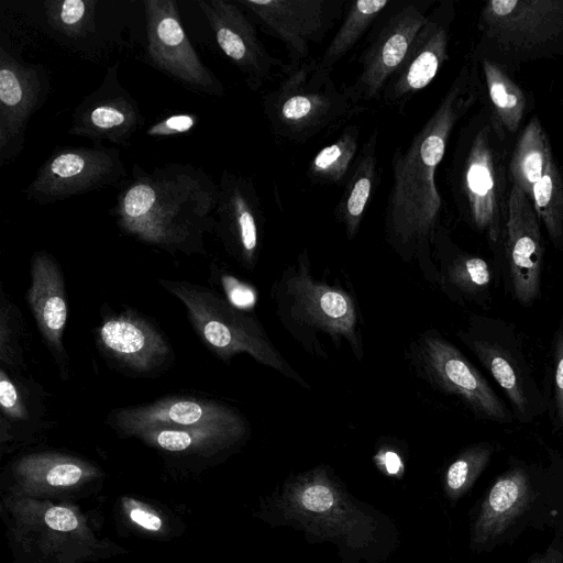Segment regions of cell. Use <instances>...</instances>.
<instances>
[{
    "mask_svg": "<svg viewBox=\"0 0 563 563\" xmlns=\"http://www.w3.org/2000/svg\"><path fill=\"white\" fill-rule=\"evenodd\" d=\"M483 73L497 119L509 132H515L523 117L526 99L521 89L494 63L483 60Z\"/></svg>",
    "mask_w": 563,
    "mask_h": 563,
    "instance_id": "obj_36",
    "label": "cell"
},
{
    "mask_svg": "<svg viewBox=\"0 0 563 563\" xmlns=\"http://www.w3.org/2000/svg\"><path fill=\"white\" fill-rule=\"evenodd\" d=\"M145 43L142 59L187 90L222 98L225 88L205 65L184 29L174 0H143Z\"/></svg>",
    "mask_w": 563,
    "mask_h": 563,
    "instance_id": "obj_13",
    "label": "cell"
},
{
    "mask_svg": "<svg viewBox=\"0 0 563 563\" xmlns=\"http://www.w3.org/2000/svg\"><path fill=\"white\" fill-rule=\"evenodd\" d=\"M251 516L300 532L310 544L330 543L340 563H384L401 544L395 519L354 496L327 464L288 474L260 496Z\"/></svg>",
    "mask_w": 563,
    "mask_h": 563,
    "instance_id": "obj_1",
    "label": "cell"
},
{
    "mask_svg": "<svg viewBox=\"0 0 563 563\" xmlns=\"http://www.w3.org/2000/svg\"><path fill=\"white\" fill-rule=\"evenodd\" d=\"M444 9H434L420 30L400 68L389 79L380 100L399 111L430 85L448 58L449 22Z\"/></svg>",
    "mask_w": 563,
    "mask_h": 563,
    "instance_id": "obj_25",
    "label": "cell"
},
{
    "mask_svg": "<svg viewBox=\"0 0 563 563\" xmlns=\"http://www.w3.org/2000/svg\"><path fill=\"white\" fill-rule=\"evenodd\" d=\"M23 47L10 18L0 29V167L16 161L24 150L31 118L52 91L49 69L23 57Z\"/></svg>",
    "mask_w": 563,
    "mask_h": 563,
    "instance_id": "obj_8",
    "label": "cell"
},
{
    "mask_svg": "<svg viewBox=\"0 0 563 563\" xmlns=\"http://www.w3.org/2000/svg\"><path fill=\"white\" fill-rule=\"evenodd\" d=\"M218 184L188 163L146 172L134 164L119 186L109 213L125 234L174 253H203V236L214 231Z\"/></svg>",
    "mask_w": 563,
    "mask_h": 563,
    "instance_id": "obj_3",
    "label": "cell"
},
{
    "mask_svg": "<svg viewBox=\"0 0 563 563\" xmlns=\"http://www.w3.org/2000/svg\"><path fill=\"white\" fill-rule=\"evenodd\" d=\"M158 282L183 302L196 332L218 357L229 362L239 353H247L258 363L306 385L254 318L205 286L186 280Z\"/></svg>",
    "mask_w": 563,
    "mask_h": 563,
    "instance_id": "obj_7",
    "label": "cell"
},
{
    "mask_svg": "<svg viewBox=\"0 0 563 563\" xmlns=\"http://www.w3.org/2000/svg\"><path fill=\"white\" fill-rule=\"evenodd\" d=\"M389 0H357L349 2L339 30L318 59L321 68L333 67L355 46L378 16L390 5Z\"/></svg>",
    "mask_w": 563,
    "mask_h": 563,
    "instance_id": "obj_33",
    "label": "cell"
},
{
    "mask_svg": "<svg viewBox=\"0 0 563 563\" xmlns=\"http://www.w3.org/2000/svg\"><path fill=\"white\" fill-rule=\"evenodd\" d=\"M479 26L503 47L536 48L563 33V1L492 0L481 11Z\"/></svg>",
    "mask_w": 563,
    "mask_h": 563,
    "instance_id": "obj_20",
    "label": "cell"
},
{
    "mask_svg": "<svg viewBox=\"0 0 563 563\" xmlns=\"http://www.w3.org/2000/svg\"><path fill=\"white\" fill-rule=\"evenodd\" d=\"M547 134L538 117H533L521 133L510 162L512 186L530 200L536 184L553 162Z\"/></svg>",
    "mask_w": 563,
    "mask_h": 563,
    "instance_id": "obj_31",
    "label": "cell"
},
{
    "mask_svg": "<svg viewBox=\"0 0 563 563\" xmlns=\"http://www.w3.org/2000/svg\"><path fill=\"white\" fill-rule=\"evenodd\" d=\"M439 278L445 291L454 299L474 302H484L493 283L488 263L470 254H460L448 262Z\"/></svg>",
    "mask_w": 563,
    "mask_h": 563,
    "instance_id": "obj_34",
    "label": "cell"
},
{
    "mask_svg": "<svg viewBox=\"0 0 563 563\" xmlns=\"http://www.w3.org/2000/svg\"><path fill=\"white\" fill-rule=\"evenodd\" d=\"M98 342L108 356L140 374L154 372L170 356L162 333L133 312L107 318L98 330Z\"/></svg>",
    "mask_w": 563,
    "mask_h": 563,
    "instance_id": "obj_26",
    "label": "cell"
},
{
    "mask_svg": "<svg viewBox=\"0 0 563 563\" xmlns=\"http://www.w3.org/2000/svg\"><path fill=\"white\" fill-rule=\"evenodd\" d=\"M361 126L346 125L336 140L311 158L307 177L313 185H344L358 156Z\"/></svg>",
    "mask_w": 563,
    "mask_h": 563,
    "instance_id": "obj_32",
    "label": "cell"
},
{
    "mask_svg": "<svg viewBox=\"0 0 563 563\" xmlns=\"http://www.w3.org/2000/svg\"><path fill=\"white\" fill-rule=\"evenodd\" d=\"M129 177L120 150L91 146H56L24 188L25 198L38 206L120 186Z\"/></svg>",
    "mask_w": 563,
    "mask_h": 563,
    "instance_id": "obj_12",
    "label": "cell"
},
{
    "mask_svg": "<svg viewBox=\"0 0 563 563\" xmlns=\"http://www.w3.org/2000/svg\"><path fill=\"white\" fill-rule=\"evenodd\" d=\"M460 340L499 385L514 416L531 422L542 415L545 401L531 363L516 331L504 320L472 316Z\"/></svg>",
    "mask_w": 563,
    "mask_h": 563,
    "instance_id": "obj_9",
    "label": "cell"
},
{
    "mask_svg": "<svg viewBox=\"0 0 563 563\" xmlns=\"http://www.w3.org/2000/svg\"><path fill=\"white\" fill-rule=\"evenodd\" d=\"M505 246L512 296L530 306L541 294L544 249L532 201L516 186L507 202Z\"/></svg>",
    "mask_w": 563,
    "mask_h": 563,
    "instance_id": "obj_21",
    "label": "cell"
},
{
    "mask_svg": "<svg viewBox=\"0 0 563 563\" xmlns=\"http://www.w3.org/2000/svg\"><path fill=\"white\" fill-rule=\"evenodd\" d=\"M416 354L426 379L435 389L457 397L476 418L498 423L514 421L512 411L487 379L438 332H424Z\"/></svg>",
    "mask_w": 563,
    "mask_h": 563,
    "instance_id": "obj_14",
    "label": "cell"
},
{
    "mask_svg": "<svg viewBox=\"0 0 563 563\" xmlns=\"http://www.w3.org/2000/svg\"><path fill=\"white\" fill-rule=\"evenodd\" d=\"M198 120L195 113H173L151 124L145 135L155 139L185 135L197 126Z\"/></svg>",
    "mask_w": 563,
    "mask_h": 563,
    "instance_id": "obj_39",
    "label": "cell"
},
{
    "mask_svg": "<svg viewBox=\"0 0 563 563\" xmlns=\"http://www.w3.org/2000/svg\"><path fill=\"white\" fill-rule=\"evenodd\" d=\"M113 522L119 534L155 542H169L186 531L184 518L166 504L135 496L120 495L113 505Z\"/></svg>",
    "mask_w": 563,
    "mask_h": 563,
    "instance_id": "obj_29",
    "label": "cell"
},
{
    "mask_svg": "<svg viewBox=\"0 0 563 563\" xmlns=\"http://www.w3.org/2000/svg\"><path fill=\"white\" fill-rule=\"evenodd\" d=\"M265 33L279 40L289 63L309 58L310 47L320 43L345 13L341 0H234Z\"/></svg>",
    "mask_w": 563,
    "mask_h": 563,
    "instance_id": "obj_15",
    "label": "cell"
},
{
    "mask_svg": "<svg viewBox=\"0 0 563 563\" xmlns=\"http://www.w3.org/2000/svg\"><path fill=\"white\" fill-rule=\"evenodd\" d=\"M553 401L556 420L563 434V313L553 343Z\"/></svg>",
    "mask_w": 563,
    "mask_h": 563,
    "instance_id": "obj_40",
    "label": "cell"
},
{
    "mask_svg": "<svg viewBox=\"0 0 563 563\" xmlns=\"http://www.w3.org/2000/svg\"><path fill=\"white\" fill-rule=\"evenodd\" d=\"M110 424L122 437L151 427L247 431L245 420L234 409L217 401L189 397H166L115 410L110 416Z\"/></svg>",
    "mask_w": 563,
    "mask_h": 563,
    "instance_id": "obj_22",
    "label": "cell"
},
{
    "mask_svg": "<svg viewBox=\"0 0 563 563\" xmlns=\"http://www.w3.org/2000/svg\"><path fill=\"white\" fill-rule=\"evenodd\" d=\"M217 46L241 73L252 91L272 81L287 64L272 55L258 36L256 24L234 0H199Z\"/></svg>",
    "mask_w": 563,
    "mask_h": 563,
    "instance_id": "obj_17",
    "label": "cell"
},
{
    "mask_svg": "<svg viewBox=\"0 0 563 563\" xmlns=\"http://www.w3.org/2000/svg\"><path fill=\"white\" fill-rule=\"evenodd\" d=\"M378 132L373 131L361 147L358 156L344 184V190L335 208V216L349 240H353L363 220L378 178L377 165Z\"/></svg>",
    "mask_w": 563,
    "mask_h": 563,
    "instance_id": "obj_30",
    "label": "cell"
},
{
    "mask_svg": "<svg viewBox=\"0 0 563 563\" xmlns=\"http://www.w3.org/2000/svg\"><path fill=\"white\" fill-rule=\"evenodd\" d=\"M277 85L263 95L262 107L272 132L292 143H306L332 132L366 109L349 86L339 88L317 58L287 64Z\"/></svg>",
    "mask_w": 563,
    "mask_h": 563,
    "instance_id": "obj_6",
    "label": "cell"
},
{
    "mask_svg": "<svg viewBox=\"0 0 563 563\" xmlns=\"http://www.w3.org/2000/svg\"><path fill=\"white\" fill-rule=\"evenodd\" d=\"M470 79L464 67L407 148L398 147L391 156L386 238L404 258L418 257L427 267L442 210L435 172L455 124L474 101Z\"/></svg>",
    "mask_w": 563,
    "mask_h": 563,
    "instance_id": "obj_2",
    "label": "cell"
},
{
    "mask_svg": "<svg viewBox=\"0 0 563 563\" xmlns=\"http://www.w3.org/2000/svg\"><path fill=\"white\" fill-rule=\"evenodd\" d=\"M528 563H563V552L554 547H549L543 553H537Z\"/></svg>",
    "mask_w": 563,
    "mask_h": 563,
    "instance_id": "obj_42",
    "label": "cell"
},
{
    "mask_svg": "<svg viewBox=\"0 0 563 563\" xmlns=\"http://www.w3.org/2000/svg\"><path fill=\"white\" fill-rule=\"evenodd\" d=\"M533 498L528 473L512 467L492 483L479 500L470 526V548L473 552L493 549L501 537L530 507Z\"/></svg>",
    "mask_w": 563,
    "mask_h": 563,
    "instance_id": "obj_24",
    "label": "cell"
},
{
    "mask_svg": "<svg viewBox=\"0 0 563 563\" xmlns=\"http://www.w3.org/2000/svg\"><path fill=\"white\" fill-rule=\"evenodd\" d=\"M0 405L3 418L24 421L30 417L26 400L4 368L0 374Z\"/></svg>",
    "mask_w": 563,
    "mask_h": 563,
    "instance_id": "obj_38",
    "label": "cell"
},
{
    "mask_svg": "<svg viewBox=\"0 0 563 563\" xmlns=\"http://www.w3.org/2000/svg\"><path fill=\"white\" fill-rule=\"evenodd\" d=\"M26 299L44 341L64 371L67 355L63 334L68 312L65 285L58 263L46 251H37L32 256Z\"/></svg>",
    "mask_w": 563,
    "mask_h": 563,
    "instance_id": "obj_28",
    "label": "cell"
},
{
    "mask_svg": "<svg viewBox=\"0 0 563 563\" xmlns=\"http://www.w3.org/2000/svg\"><path fill=\"white\" fill-rule=\"evenodd\" d=\"M276 302L288 328L328 334L336 344L343 339L354 354L361 356L354 300L343 289L311 276L306 251L298 256L296 266L285 271L276 291Z\"/></svg>",
    "mask_w": 563,
    "mask_h": 563,
    "instance_id": "obj_10",
    "label": "cell"
},
{
    "mask_svg": "<svg viewBox=\"0 0 563 563\" xmlns=\"http://www.w3.org/2000/svg\"><path fill=\"white\" fill-rule=\"evenodd\" d=\"M494 454V446L487 442L463 449L445 466L441 475L444 497L452 505L463 498L487 467Z\"/></svg>",
    "mask_w": 563,
    "mask_h": 563,
    "instance_id": "obj_35",
    "label": "cell"
},
{
    "mask_svg": "<svg viewBox=\"0 0 563 563\" xmlns=\"http://www.w3.org/2000/svg\"><path fill=\"white\" fill-rule=\"evenodd\" d=\"M377 468L391 478L400 479L405 471V462L402 456L390 448H382L374 456Z\"/></svg>",
    "mask_w": 563,
    "mask_h": 563,
    "instance_id": "obj_41",
    "label": "cell"
},
{
    "mask_svg": "<svg viewBox=\"0 0 563 563\" xmlns=\"http://www.w3.org/2000/svg\"><path fill=\"white\" fill-rule=\"evenodd\" d=\"M136 1L41 0L20 3L27 29L41 33L70 55L106 65L114 53L136 44Z\"/></svg>",
    "mask_w": 563,
    "mask_h": 563,
    "instance_id": "obj_5",
    "label": "cell"
},
{
    "mask_svg": "<svg viewBox=\"0 0 563 563\" xmlns=\"http://www.w3.org/2000/svg\"><path fill=\"white\" fill-rule=\"evenodd\" d=\"M430 1H412L394 11L379 27L357 62L361 71L349 85L357 102L380 100L389 79L402 65L429 19Z\"/></svg>",
    "mask_w": 563,
    "mask_h": 563,
    "instance_id": "obj_16",
    "label": "cell"
},
{
    "mask_svg": "<svg viewBox=\"0 0 563 563\" xmlns=\"http://www.w3.org/2000/svg\"><path fill=\"white\" fill-rule=\"evenodd\" d=\"M107 475L96 463L59 451L22 454L0 475V495L78 503L97 495Z\"/></svg>",
    "mask_w": 563,
    "mask_h": 563,
    "instance_id": "obj_11",
    "label": "cell"
},
{
    "mask_svg": "<svg viewBox=\"0 0 563 563\" xmlns=\"http://www.w3.org/2000/svg\"><path fill=\"white\" fill-rule=\"evenodd\" d=\"M214 231L243 266L257 260L264 225L262 202L252 177L224 168L218 183Z\"/></svg>",
    "mask_w": 563,
    "mask_h": 563,
    "instance_id": "obj_19",
    "label": "cell"
},
{
    "mask_svg": "<svg viewBox=\"0 0 563 563\" xmlns=\"http://www.w3.org/2000/svg\"><path fill=\"white\" fill-rule=\"evenodd\" d=\"M120 62L107 66L100 85L75 107L68 134L130 147L145 122L139 102L119 80Z\"/></svg>",
    "mask_w": 563,
    "mask_h": 563,
    "instance_id": "obj_18",
    "label": "cell"
},
{
    "mask_svg": "<svg viewBox=\"0 0 563 563\" xmlns=\"http://www.w3.org/2000/svg\"><path fill=\"white\" fill-rule=\"evenodd\" d=\"M531 201L539 220L544 224L551 239L553 241L561 239L563 234V179L554 161L536 184Z\"/></svg>",
    "mask_w": 563,
    "mask_h": 563,
    "instance_id": "obj_37",
    "label": "cell"
},
{
    "mask_svg": "<svg viewBox=\"0 0 563 563\" xmlns=\"http://www.w3.org/2000/svg\"><path fill=\"white\" fill-rule=\"evenodd\" d=\"M247 431L151 427L129 437L154 449L175 470L198 473L221 463L243 442Z\"/></svg>",
    "mask_w": 563,
    "mask_h": 563,
    "instance_id": "obj_23",
    "label": "cell"
},
{
    "mask_svg": "<svg viewBox=\"0 0 563 563\" xmlns=\"http://www.w3.org/2000/svg\"><path fill=\"white\" fill-rule=\"evenodd\" d=\"M462 191L473 224L493 242L500 235L499 179L488 128L473 137L462 169Z\"/></svg>",
    "mask_w": 563,
    "mask_h": 563,
    "instance_id": "obj_27",
    "label": "cell"
},
{
    "mask_svg": "<svg viewBox=\"0 0 563 563\" xmlns=\"http://www.w3.org/2000/svg\"><path fill=\"white\" fill-rule=\"evenodd\" d=\"M0 517L12 563H98L130 553L79 503L0 495Z\"/></svg>",
    "mask_w": 563,
    "mask_h": 563,
    "instance_id": "obj_4",
    "label": "cell"
}]
</instances>
